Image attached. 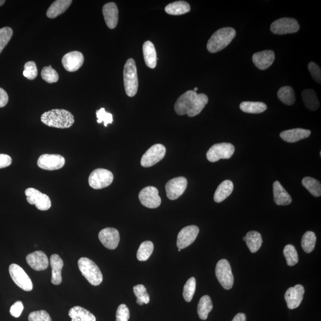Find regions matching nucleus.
I'll return each instance as SVG.
<instances>
[{
    "instance_id": "35",
    "label": "nucleus",
    "mask_w": 321,
    "mask_h": 321,
    "mask_svg": "<svg viewBox=\"0 0 321 321\" xmlns=\"http://www.w3.org/2000/svg\"><path fill=\"white\" fill-rule=\"evenodd\" d=\"M208 98L205 94L199 93L197 95L196 98L194 101L192 107L188 111L187 115L188 117H193L197 116V115L201 113L205 107V105L208 104Z\"/></svg>"
},
{
    "instance_id": "45",
    "label": "nucleus",
    "mask_w": 321,
    "mask_h": 321,
    "mask_svg": "<svg viewBox=\"0 0 321 321\" xmlns=\"http://www.w3.org/2000/svg\"><path fill=\"white\" fill-rule=\"evenodd\" d=\"M23 76L29 80H34L38 76V69L34 61H28L25 64Z\"/></svg>"
},
{
    "instance_id": "25",
    "label": "nucleus",
    "mask_w": 321,
    "mask_h": 321,
    "mask_svg": "<svg viewBox=\"0 0 321 321\" xmlns=\"http://www.w3.org/2000/svg\"><path fill=\"white\" fill-rule=\"evenodd\" d=\"M273 192L275 202L276 205L285 206L290 204L292 202L290 195L278 181L274 183Z\"/></svg>"
},
{
    "instance_id": "1",
    "label": "nucleus",
    "mask_w": 321,
    "mask_h": 321,
    "mask_svg": "<svg viewBox=\"0 0 321 321\" xmlns=\"http://www.w3.org/2000/svg\"><path fill=\"white\" fill-rule=\"evenodd\" d=\"M41 120L46 126L59 129L70 128L75 123L73 114L63 109H54L45 112L41 116Z\"/></svg>"
},
{
    "instance_id": "27",
    "label": "nucleus",
    "mask_w": 321,
    "mask_h": 321,
    "mask_svg": "<svg viewBox=\"0 0 321 321\" xmlns=\"http://www.w3.org/2000/svg\"><path fill=\"white\" fill-rule=\"evenodd\" d=\"M234 189V184L229 180H226L217 187L215 192L214 199L217 203H220L228 198Z\"/></svg>"
},
{
    "instance_id": "29",
    "label": "nucleus",
    "mask_w": 321,
    "mask_h": 321,
    "mask_svg": "<svg viewBox=\"0 0 321 321\" xmlns=\"http://www.w3.org/2000/svg\"><path fill=\"white\" fill-rule=\"evenodd\" d=\"M69 315L72 321H96V318L92 313L81 306L70 309Z\"/></svg>"
},
{
    "instance_id": "20",
    "label": "nucleus",
    "mask_w": 321,
    "mask_h": 321,
    "mask_svg": "<svg viewBox=\"0 0 321 321\" xmlns=\"http://www.w3.org/2000/svg\"><path fill=\"white\" fill-rule=\"evenodd\" d=\"M26 262L32 269L40 272L49 266V260L46 253L43 251H35L30 253L26 258Z\"/></svg>"
},
{
    "instance_id": "42",
    "label": "nucleus",
    "mask_w": 321,
    "mask_h": 321,
    "mask_svg": "<svg viewBox=\"0 0 321 321\" xmlns=\"http://www.w3.org/2000/svg\"><path fill=\"white\" fill-rule=\"evenodd\" d=\"M196 279L195 277H191L188 279L184 285L183 288V296L184 299L187 302H190L193 299L194 294H195L196 290Z\"/></svg>"
},
{
    "instance_id": "2",
    "label": "nucleus",
    "mask_w": 321,
    "mask_h": 321,
    "mask_svg": "<svg viewBox=\"0 0 321 321\" xmlns=\"http://www.w3.org/2000/svg\"><path fill=\"white\" fill-rule=\"evenodd\" d=\"M236 35L235 29L230 28H223L219 29L212 35L207 44L209 52L216 53L222 51L228 46Z\"/></svg>"
},
{
    "instance_id": "21",
    "label": "nucleus",
    "mask_w": 321,
    "mask_h": 321,
    "mask_svg": "<svg viewBox=\"0 0 321 321\" xmlns=\"http://www.w3.org/2000/svg\"><path fill=\"white\" fill-rule=\"evenodd\" d=\"M275 53L272 50L255 53L252 60L255 65L260 70H266L272 65L275 60Z\"/></svg>"
},
{
    "instance_id": "26",
    "label": "nucleus",
    "mask_w": 321,
    "mask_h": 321,
    "mask_svg": "<svg viewBox=\"0 0 321 321\" xmlns=\"http://www.w3.org/2000/svg\"><path fill=\"white\" fill-rule=\"evenodd\" d=\"M72 3V0H57L50 5L47 10L46 16L50 19H54L68 9Z\"/></svg>"
},
{
    "instance_id": "14",
    "label": "nucleus",
    "mask_w": 321,
    "mask_h": 321,
    "mask_svg": "<svg viewBox=\"0 0 321 321\" xmlns=\"http://www.w3.org/2000/svg\"><path fill=\"white\" fill-rule=\"evenodd\" d=\"M65 159L58 154H43L38 158V167L46 170H57L61 169L65 164Z\"/></svg>"
},
{
    "instance_id": "36",
    "label": "nucleus",
    "mask_w": 321,
    "mask_h": 321,
    "mask_svg": "<svg viewBox=\"0 0 321 321\" xmlns=\"http://www.w3.org/2000/svg\"><path fill=\"white\" fill-rule=\"evenodd\" d=\"M302 183L312 195L317 198L321 196V182L318 180L311 177H306L303 179Z\"/></svg>"
},
{
    "instance_id": "41",
    "label": "nucleus",
    "mask_w": 321,
    "mask_h": 321,
    "mask_svg": "<svg viewBox=\"0 0 321 321\" xmlns=\"http://www.w3.org/2000/svg\"><path fill=\"white\" fill-rule=\"evenodd\" d=\"M134 292L137 297V303L140 306L148 304L150 301V297L147 293L146 288L142 284H138L134 287Z\"/></svg>"
},
{
    "instance_id": "49",
    "label": "nucleus",
    "mask_w": 321,
    "mask_h": 321,
    "mask_svg": "<svg viewBox=\"0 0 321 321\" xmlns=\"http://www.w3.org/2000/svg\"><path fill=\"white\" fill-rule=\"evenodd\" d=\"M308 69L314 80L317 83L321 84V70L320 66L314 62H310L308 64Z\"/></svg>"
},
{
    "instance_id": "11",
    "label": "nucleus",
    "mask_w": 321,
    "mask_h": 321,
    "mask_svg": "<svg viewBox=\"0 0 321 321\" xmlns=\"http://www.w3.org/2000/svg\"><path fill=\"white\" fill-rule=\"evenodd\" d=\"M166 154V147L161 144H155L144 154L141 158L140 163L143 167L154 166L163 160Z\"/></svg>"
},
{
    "instance_id": "13",
    "label": "nucleus",
    "mask_w": 321,
    "mask_h": 321,
    "mask_svg": "<svg viewBox=\"0 0 321 321\" xmlns=\"http://www.w3.org/2000/svg\"><path fill=\"white\" fill-rule=\"evenodd\" d=\"M187 185V181L184 177H179L170 180L166 185L168 198L170 200L178 199L183 194Z\"/></svg>"
},
{
    "instance_id": "24",
    "label": "nucleus",
    "mask_w": 321,
    "mask_h": 321,
    "mask_svg": "<svg viewBox=\"0 0 321 321\" xmlns=\"http://www.w3.org/2000/svg\"><path fill=\"white\" fill-rule=\"evenodd\" d=\"M50 265L52 269V283L54 285L60 284L62 282L61 271L64 266L63 260L58 255H52L50 258Z\"/></svg>"
},
{
    "instance_id": "52",
    "label": "nucleus",
    "mask_w": 321,
    "mask_h": 321,
    "mask_svg": "<svg viewBox=\"0 0 321 321\" xmlns=\"http://www.w3.org/2000/svg\"><path fill=\"white\" fill-rule=\"evenodd\" d=\"M8 101V94L5 91L0 88V108L4 107L7 104Z\"/></svg>"
},
{
    "instance_id": "23",
    "label": "nucleus",
    "mask_w": 321,
    "mask_h": 321,
    "mask_svg": "<svg viewBox=\"0 0 321 321\" xmlns=\"http://www.w3.org/2000/svg\"><path fill=\"white\" fill-rule=\"evenodd\" d=\"M311 134V131L296 128L282 132L280 134V137L285 142L294 143L309 138Z\"/></svg>"
},
{
    "instance_id": "22",
    "label": "nucleus",
    "mask_w": 321,
    "mask_h": 321,
    "mask_svg": "<svg viewBox=\"0 0 321 321\" xmlns=\"http://www.w3.org/2000/svg\"><path fill=\"white\" fill-rule=\"evenodd\" d=\"M102 13L108 27L112 29L116 28L119 20V10L116 4L113 2L105 4L102 8Z\"/></svg>"
},
{
    "instance_id": "15",
    "label": "nucleus",
    "mask_w": 321,
    "mask_h": 321,
    "mask_svg": "<svg viewBox=\"0 0 321 321\" xmlns=\"http://www.w3.org/2000/svg\"><path fill=\"white\" fill-rule=\"evenodd\" d=\"M199 229L196 226L185 227L179 232L177 240V246L179 249H183L189 246L198 237Z\"/></svg>"
},
{
    "instance_id": "8",
    "label": "nucleus",
    "mask_w": 321,
    "mask_h": 321,
    "mask_svg": "<svg viewBox=\"0 0 321 321\" xmlns=\"http://www.w3.org/2000/svg\"><path fill=\"white\" fill-rule=\"evenodd\" d=\"M299 29L300 25L297 20L289 17L276 20L271 25V31L276 35L296 33Z\"/></svg>"
},
{
    "instance_id": "38",
    "label": "nucleus",
    "mask_w": 321,
    "mask_h": 321,
    "mask_svg": "<svg viewBox=\"0 0 321 321\" xmlns=\"http://www.w3.org/2000/svg\"><path fill=\"white\" fill-rule=\"evenodd\" d=\"M154 244L151 241H145L141 243L137 252V258L139 261H146L154 251Z\"/></svg>"
},
{
    "instance_id": "34",
    "label": "nucleus",
    "mask_w": 321,
    "mask_h": 321,
    "mask_svg": "<svg viewBox=\"0 0 321 321\" xmlns=\"http://www.w3.org/2000/svg\"><path fill=\"white\" fill-rule=\"evenodd\" d=\"M213 304L211 297L208 295L202 296L200 299L198 306V314L200 319H207L210 312L213 310Z\"/></svg>"
},
{
    "instance_id": "33",
    "label": "nucleus",
    "mask_w": 321,
    "mask_h": 321,
    "mask_svg": "<svg viewBox=\"0 0 321 321\" xmlns=\"http://www.w3.org/2000/svg\"><path fill=\"white\" fill-rule=\"evenodd\" d=\"M240 108L244 113L260 114L267 110V105L262 102L244 101L240 104Z\"/></svg>"
},
{
    "instance_id": "4",
    "label": "nucleus",
    "mask_w": 321,
    "mask_h": 321,
    "mask_svg": "<svg viewBox=\"0 0 321 321\" xmlns=\"http://www.w3.org/2000/svg\"><path fill=\"white\" fill-rule=\"evenodd\" d=\"M78 267L82 275L91 285L97 286L101 283L103 280L102 273L93 261L88 258H81L78 261Z\"/></svg>"
},
{
    "instance_id": "56",
    "label": "nucleus",
    "mask_w": 321,
    "mask_h": 321,
    "mask_svg": "<svg viewBox=\"0 0 321 321\" xmlns=\"http://www.w3.org/2000/svg\"><path fill=\"white\" fill-rule=\"evenodd\" d=\"M243 240L245 241H246V237H243Z\"/></svg>"
},
{
    "instance_id": "43",
    "label": "nucleus",
    "mask_w": 321,
    "mask_h": 321,
    "mask_svg": "<svg viewBox=\"0 0 321 321\" xmlns=\"http://www.w3.org/2000/svg\"><path fill=\"white\" fill-rule=\"evenodd\" d=\"M41 77L49 84L55 83L59 79L58 73L51 66L44 67L41 72Z\"/></svg>"
},
{
    "instance_id": "19",
    "label": "nucleus",
    "mask_w": 321,
    "mask_h": 321,
    "mask_svg": "<svg viewBox=\"0 0 321 321\" xmlns=\"http://www.w3.org/2000/svg\"><path fill=\"white\" fill-rule=\"evenodd\" d=\"M84 57L79 51H72L64 55L62 58V64L67 71L74 72L77 71L83 65Z\"/></svg>"
},
{
    "instance_id": "39",
    "label": "nucleus",
    "mask_w": 321,
    "mask_h": 321,
    "mask_svg": "<svg viewBox=\"0 0 321 321\" xmlns=\"http://www.w3.org/2000/svg\"><path fill=\"white\" fill-rule=\"evenodd\" d=\"M317 237L313 231H308L303 234L302 239V247L306 253H311L315 249Z\"/></svg>"
},
{
    "instance_id": "44",
    "label": "nucleus",
    "mask_w": 321,
    "mask_h": 321,
    "mask_svg": "<svg viewBox=\"0 0 321 321\" xmlns=\"http://www.w3.org/2000/svg\"><path fill=\"white\" fill-rule=\"evenodd\" d=\"M13 32L9 27L0 29V54L11 40Z\"/></svg>"
},
{
    "instance_id": "50",
    "label": "nucleus",
    "mask_w": 321,
    "mask_h": 321,
    "mask_svg": "<svg viewBox=\"0 0 321 321\" xmlns=\"http://www.w3.org/2000/svg\"><path fill=\"white\" fill-rule=\"evenodd\" d=\"M24 306L21 301H17L11 306L10 312L11 316L15 318H19L21 315Z\"/></svg>"
},
{
    "instance_id": "30",
    "label": "nucleus",
    "mask_w": 321,
    "mask_h": 321,
    "mask_svg": "<svg viewBox=\"0 0 321 321\" xmlns=\"http://www.w3.org/2000/svg\"><path fill=\"white\" fill-rule=\"evenodd\" d=\"M165 10L171 15H182L189 12L190 6L186 1H178L167 5Z\"/></svg>"
},
{
    "instance_id": "40",
    "label": "nucleus",
    "mask_w": 321,
    "mask_h": 321,
    "mask_svg": "<svg viewBox=\"0 0 321 321\" xmlns=\"http://www.w3.org/2000/svg\"><path fill=\"white\" fill-rule=\"evenodd\" d=\"M283 253L288 266L292 267L298 263L299 256L295 247L292 244H287L285 246Z\"/></svg>"
},
{
    "instance_id": "18",
    "label": "nucleus",
    "mask_w": 321,
    "mask_h": 321,
    "mask_svg": "<svg viewBox=\"0 0 321 321\" xmlns=\"http://www.w3.org/2000/svg\"><path fill=\"white\" fill-rule=\"evenodd\" d=\"M100 241L106 248L114 250L117 248L120 241L119 231L114 228H105L99 232Z\"/></svg>"
},
{
    "instance_id": "17",
    "label": "nucleus",
    "mask_w": 321,
    "mask_h": 321,
    "mask_svg": "<svg viewBox=\"0 0 321 321\" xmlns=\"http://www.w3.org/2000/svg\"><path fill=\"white\" fill-rule=\"evenodd\" d=\"M305 291L304 287L300 284L288 288L284 295L288 309H294L299 307L303 299Z\"/></svg>"
},
{
    "instance_id": "46",
    "label": "nucleus",
    "mask_w": 321,
    "mask_h": 321,
    "mask_svg": "<svg viewBox=\"0 0 321 321\" xmlns=\"http://www.w3.org/2000/svg\"><path fill=\"white\" fill-rule=\"evenodd\" d=\"M97 122L101 123L104 122L105 127H107L108 124H112L113 122V115L105 111L104 108H101L96 111Z\"/></svg>"
},
{
    "instance_id": "28",
    "label": "nucleus",
    "mask_w": 321,
    "mask_h": 321,
    "mask_svg": "<svg viewBox=\"0 0 321 321\" xmlns=\"http://www.w3.org/2000/svg\"><path fill=\"white\" fill-rule=\"evenodd\" d=\"M143 54L146 66L151 69L157 66V52L154 44L151 41H146L143 46Z\"/></svg>"
},
{
    "instance_id": "16",
    "label": "nucleus",
    "mask_w": 321,
    "mask_h": 321,
    "mask_svg": "<svg viewBox=\"0 0 321 321\" xmlns=\"http://www.w3.org/2000/svg\"><path fill=\"white\" fill-rule=\"evenodd\" d=\"M198 93L194 91H188L179 97L177 100L175 110L176 113L180 116L187 114L195 101Z\"/></svg>"
},
{
    "instance_id": "10",
    "label": "nucleus",
    "mask_w": 321,
    "mask_h": 321,
    "mask_svg": "<svg viewBox=\"0 0 321 321\" xmlns=\"http://www.w3.org/2000/svg\"><path fill=\"white\" fill-rule=\"evenodd\" d=\"M26 199L29 204L35 205L40 211L48 210L51 207V201L48 196L34 188H28L25 190Z\"/></svg>"
},
{
    "instance_id": "53",
    "label": "nucleus",
    "mask_w": 321,
    "mask_h": 321,
    "mask_svg": "<svg viewBox=\"0 0 321 321\" xmlns=\"http://www.w3.org/2000/svg\"><path fill=\"white\" fill-rule=\"evenodd\" d=\"M246 315L243 313H238L234 317L232 321H246Z\"/></svg>"
},
{
    "instance_id": "12",
    "label": "nucleus",
    "mask_w": 321,
    "mask_h": 321,
    "mask_svg": "<svg viewBox=\"0 0 321 321\" xmlns=\"http://www.w3.org/2000/svg\"><path fill=\"white\" fill-rule=\"evenodd\" d=\"M158 193V190L155 187L148 186L143 188L139 194L141 204L146 208L151 209L160 207L161 199Z\"/></svg>"
},
{
    "instance_id": "3",
    "label": "nucleus",
    "mask_w": 321,
    "mask_h": 321,
    "mask_svg": "<svg viewBox=\"0 0 321 321\" xmlns=\"http://www.w3.org/2000/svg\"><path fill=\"white\" fill-rule=\"evenodd\" d=\"M124 85L127 95L133 97L136 95L139 82H138L136 63L134 59L127 60L123 71Z\"/></svg>"
},
{
    "instance_id": "48",
    "label": "nucleus",
    "mask_w": 321,
    "mask_h": 321,
    "mask_svg": "<svg viewBox=\"0 0 321 321\" xmlns=\"http://www.w3.org/2000/svg\"><path fill=\"white\" fill-rule=\"evenodd\" d=\"M130 318V311L125 304L120 305L116 312V321H128Z\"/></svg>"
},
{
    "instance_id": "6",
    "label": "nucleus",
    "mask_w": 321,
    "mask_h": 321,
    "mask_svg": "<svg viewBox=\"0 0 321 321\" xmlns=\"http://www.w3.org/2000/svg\"><path fill=\"white\" fill-rule=\"evenodd\" d=\"M235 148L229 143H220L212 146L207 153V158L211 163H216L221 159H229L234 154Z\"/></svg>"
},
{
    "instance_id": "57",
    "label": "nucleus",
    "mask_w": 321,
    "mask_h": 321,
    "mask_svg": "<svg viewBox=\"0 0 321 321\" xmlns=\"http://www.w3.org/2000/svg\"><path fill=\"white\" fill-rule=\"evenodd\" d=\"M181 250H182V249H178L179 252H181Z\"/></svg>"
},
{
    "instance_id": "47",
    "label": "nucleus",
    "mask_w": 321,
    "mask_h": 321,
    "mask_svg": "<svg viewBox=\"0 0 321 321\" xmlns=\"http://www.w3.org/2000/svg\"><path fill=\"white\" fill-rule=\"evenodd\" d=\"M29 321H52L48 312L41 310L31 312L29 315Z\"/></svg>"
},
{
    "instance_id": "32",
    "label": "nucleus",
    "mask_w": 321,
    "mask_h": 321,
    "mask_svg": "<svg viewBox=\"0 0 321 321\" xmlns=\"http://www.w3.org/2000/svg\"><path fill=\"white\" fill-rule=\"evenodd\" d=\"M303 101L306 107L312 111H316L320 107L316 92L313 90H305L302 93Z\"/></svg>"
},
{
    "instance_id": "7",
    "label": "nucleus",
    "mask_w": 321,
    "mask_h": 321,
    "mask_svg": "<svg viewBox=\"0 0 321 321\" xmlns=\"http://www.w3.org/2000/svg\"><path fill=\"white\" fill-rule=\"evenodd\" d=\"M114 176L110 171L104 169H96L89 177V184L94 189H101L110 185L113 182Z\"/></svg>"
},
{
    "instance_id": "51",
    "label": "nucleus",
    "mask_w": 321,
    "mask_h": 321,
    "mask_svg": "<svg viewBox=\"0 0 321 321\" xmlns=\"http://www.w3.org/2000/svg\"><path fill=\"white\" fill-rule=\"evenodd\" d=\"M12 163V159L9 155L0 154V169L10 166Z\"/></svg>"
},
{
    "instance_id": "5",
    "label": "nucleus",
    "mask_w": 321,
    "mask_h": 321,
    "mask_svg": "<svg viewBox=\"0 0 321 321\" xmlns=\"http://www.w3.org/2000/svg\"><path fill=\"white\" fill-rule=\"evenodd\" d=\"M216 275L221 285L226 290H229L234 284V276L229 262L221 260L216 266Z\"/></svg>"
},
{
    "instance_id": "37",
    "label": "nucleus",
    "mask_w": 321,
    "mask_h": 321,
    "mask_svg": "<svg viewBox=\"0 0 321 321\" xmlns=\"http://www.w3.org/2000/svg\"><path fill=\"white\" fill-rule=\"evenodd\" d=\"M278 98L284 104L291 105L296 101L295 93L290 87H281L278 91Z\"/></svg>"
},
{
    "instance_id": "9",
    "label": "nucleus",
    "mask_w": 321,
    "mask_h": 321,
    "mask_svg": "<svg viewBox=\"0 0 321 321\" xmlns=\"http://www.w3.org/2000/svg\"><path fill=\"white\" fill-rule=\"evenodd\" d=\"M9 273L14 283L21 289L26 291H30L33 289L31 279L18 265L11 264L9 267Z\"/></svg>"
},
{
    "instance_id": "55",
    "label": "nucleus",
    "mask_w": 321,
    "mask_h": 321,
    "mask_svg": "<svg viewBox=\"0 0 321 321\" xmlns=\"http://www.w3.org/2000/svg\"><path fill=\"white\" fill-rule=\"evenodd\" d=\"M198 88H194V91H195V92H196V91H198Z\"/></svg>"
},
{
    "instance_id": "54",
    "label": "nucleus",
    "mask_w": 321,
    "mask_h": 321,
    "mask_svg": "<svg viewBox=\"0 0 321 321\" xmlns=\"http://www.w3.org/2000/svg\"><path fill=\"white\" fill-rule=\"evenodd\" d=\"M4 0H0V7L2 6L5 3Z\"/></svg>"
},
{
    "instance_id": "31",
    "label": "nucleus",
    "mask_w": 321,
    "mask_h": 321,
    "mask_svg": "<svg viewBox=\"0 0 321 321\" xmlns=\"http://www.w3.org/2000/svg\"><path fill=\"white\" fill-rule=\"evenodd\" d=\"M246 243L252 253L258 252L263 244V238L260 232L250 231L246 234Z\"/></svg>"
}]
</instances>
